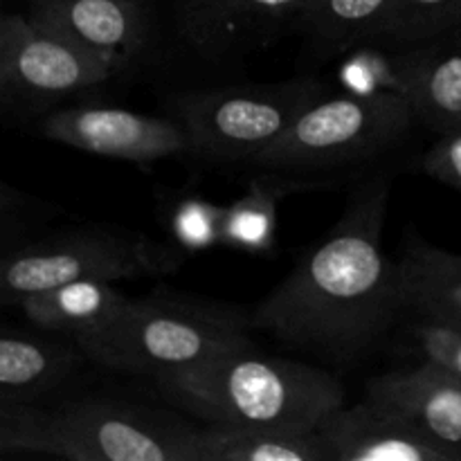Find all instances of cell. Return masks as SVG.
I'll use <instances>...</instances> for the list:
<instances>
[{"label":"cell","instance_id":"6da1fadb","mask_svg":"<svg viewBox=\"0 0 461 461\" xmlns=\"http://www.w3.org/2000/svg\"><path fill=\"white\" fill-rule=\"evenodd\" d=\"M392 171L351 189L331 232L250 313V327L291 349L349 365L376 349L403 313L399 266L383 246Z\"/></svg>","mask_w":461,"mask_h":461},{"label":"cell","instance_id":"7a4b0ae2","mask_svg":"<svg viewBox=\"0 0 461 461\" xmlns=\"http://www.w3.org/2000/svg\"><path fill=\"white\" fill-rule=\"evenodd\" d=\"M156 383L171 403L207 426L311 432L345 405V390L331 374L264 356L252 342L162 374Z\"/></svg>","mask_w":461,"mask_h":461},{"label":"cell","instance_id":"3957f363","mask_svg":"<svg viewBox=\"0 0 461 461\" xmlns=\"http://www.w3.org/2000/svg\"><path fill=\"white\" fill-rule=\"evenodd\" d=\"M198 435L178 414L113 399L59 408H0V450L72 461H198Z\"/></svg>","mask_w":461,"mask_h":461},{"label":"cell","instance_id":"277c9868","mask_svg":"<svg viewBox=\"0 0 461 461\" xmlns=\"http://www.w3.org/2000/svg\"><path fill=\"white\" fill-rule=\"evenodd\" d=\"M250 315L232 306L158 291L129 300L75 345L99 367L156 378L250 345Z\"/></svg>","mask_w":461,"mask_h":461},{"label":"cell","instance_id":"5b68a950","mask_svg":"<svg viewBox=\"0 0 461 461\" xmlns=\"http://www.w3.org/2000/svg\"><path fill=\"white\" fill-rule=\"evenodd\" d=\"M414 124L412 106L399 90L324 95L250 167L261 174L295 180L306 189L327 176L365 169L394 151Z\"/></svg>","mask_w":461,"mask_h":461},{"label":"cell","instance_id":"8992f818","mask_svg":"<svg viewBox=\"0 0 461 461\" xmlns=\"http://www.w3.org/2000/svg\"><path fill=\"white\" fill-rule=\"evenodd\" d=\"M324 95L327 86L320 79L295 77L277 84L192 90L178 95L171 111L187 133L189 156L252 165Z\"/></svg>","mask_w":461,"mask_h":461},{"label":"cell","instance_id":"52a82bcc","mask_svg":"<svg viewBox=\"0 0 461 461\" xmlns=\"http://www.w3.org/2000/svg\"><path fill=\"white\" fill-rule=\"evenodd\" d=\"M178 252L138 232L77 230L7 252L0 266L3 304L23 300L72 282H120L174 273Z\"/></svg>","mask_w":461,"mask_h":461},{"label":"cell","instance_id":"ba28073f","mask_svg":"<svg viewBox=\"0 0 461 461\" xmlns=\"http://www.w3.org/2000/svg\"><path fill=\"white\" fill-rule=\"evenodd\" d=\"M120 75L106 59L34 25L21 14L0 23V99L16 111H45Z\"/></svg>","mask_w":461,"mask_h":461},{"label":"cell","instance_id":"9c48e42d","mask_svg":"<svg viewBox=\"0 0 461 461\" xmlns=\"http://www.w3.org/2000/svg\"><path fill=\"white\" fill-rule=\"evenodd\" d=\"M39 131L52 142L140 167L192 153L187 133L174 115L156 117L104 106L59 108L41 120Z\"/></svg>","mask_w":461,"mask_h":461},{"label":"cell","instance_id":"30bf717a","mask_svg":"<svg viewBox=\"0 0 461 461\" xmlns=\"http://www.w3.org/2000/svg\"><path fill=\"white\" fill-rule=\"evenodd\" d=\"M311 0H180L178 36L203 59H230L252 52L277 30L295 25Z\"/></svg>","mask_w":461,"mask_h":461},{"label":"cell","instance_id":"8fae6325","mask_svg":"<svg viewBox=\"0 0 461 461\" xmlns=\"http://www.w3.org/2000/svg\"><path fill=\"white\" fill-rule=\"evenodd\" d=\"M27 18L77 48L126 70L149 41V16L140 0H32Z\"/></svg>","mask_w":461,"mask_h":461},{"label":"cell","instance_id":"7c38bea8","mask_svg":"<svg viewBox=\"0 0 461 461\" xmlns=\"http://www.w3.org/2000/svg\"><path fill=\"white\" fill-rule=\"evenodd\" d=\"M318 432L333 461H453L408 419L369 396L338 408Z\"/></svg>","mask_w":461,"mask_h":461},{"label":"cell","instance_id":"4fadbf2b","mask_svg":"<svg viewBox=\"0 0 461 461\" xmlns=\"http://www.w3.org/2000/svg\"><path fill=\"white\" fill-rule=\"evenodd\" d=\"M367 396L408 419L432 444L461 461V381L430 363L392 369L367 383Z\"/></svg>","mask_w":461,"mask_h":461},{"label":"cell","instance_id":"5bb4252c","mask_svg":"<svg viewBox=\"0 0 461 461\" xmlns=\"http://www.w3.org/2000/svg\"><path fill=\"white\" fill-rule=\"evenodd\" d=\"M396 90L405 95L417 122L437 135L459 129L461 27L405 48L396 63Z\"/></svg>","mask_w":461,"mask_h":461},{"label":"cell","instance_id":"9a60e30c","mask_svg":"<svg viewBox=\"0 0 461 461\" xmlns=\"http://www.w3.org/2000/svg\"><path fill=\"white\" fill-rule=\"evenodd\" d=\"M81 349L50 342L27 333L0 338V408L32 405L70 376Z\"/></svg>","mask_w":461,"mask_h":461},{"label":"cell","instance_id":"2e32d148","mask_svg":"<svg viewBox=\"0 0 461 461\" xmlns=\"http://www.w3.org/2000/svg\"><path fill=\"white\" fill-rule=\"evenodd\" d=\"M131 297L111 282H72L21 302V311L43 331L70 336L72 342L111 322Z\"/></svg>","mask_w":461,"mask_h":461},{"label":"cell","instance_id":"e0dca14e","mask_svg":"<svg viewBox=\"0 0 461 461\" xmlns=\"http://www.w3.org/2000/svg\"><path fill=\"white\" fill-rule=\"evenodd\" d=\"M198 461H333L318 430L205 426Z\"/></svg>","mask_w":461,"mask_h":461},{"label":"cell","instance_id":"ac0fdd59","mask_svg":"<svg viewBox=\"0 0 461 461\" xmlns=\"http://www.w3.org/2000/svg\"><path fill=\"white\" fill-rule=\"evenodd\" d=\"M396 0H311L295 25L322 50L376 43Z\"/></svg>","mask_w":461,"mask_h":461},{"label":"cell","instance_id":"d6986e66","mask_svg":"<svg viewBox=\"0 0 461 461\" xmlns=\"http://www.w3.org/2000/svg\"><path fill=\"white\" fill-rule=\"evenodd\" d=\"M252 180L250 189L234 205L228 207L221 223V237L230 248L241 250H266L273 246L275 214L277 203L286 194L304 189L295 180L282 178L275 174H261Z\"/></svg>","mask_w":461,"mask_h":461},{"label":"cell","instance_id":"ffe728a7","mask_svg":"<svg viewBox=\"0 0 461 461\" xmlns=\"http://www.w3.org/2000/svg\"><path fill=\"white\" fill-rule=\"evenodd\" d=\"M461 27V0H396L376 43L412 48Z\"/></svg>","mask_w":461,"mask_h":461},{"label":"cell","instance_id":"44dd1931","mask_svg":"<svg viewBox=\"0 0 461 461\" xmlns=\"http://www.w3.org/2000/svg\"><path fill=\"white\" fill-rule=\"evenodd\" d=\"M408 333L423 363L435 365L461 381V327L414 318Z\"/></svg>","mask_w":461,"mask_h":461},{"label":"cell","instance_id":"7402d4cb","mask_svg":"<svg viewBox=\"0 0 461 461\" xmlns=\"http://www.w3.org/2000/svg\"><path fill=\"white\" fill-rule=\"evenodd\" d=\"M421 167L430 178L461 194V126L439 135L423 156Z\"/></svg>","mask_w":461,"mask_h":461}]
</instances>
